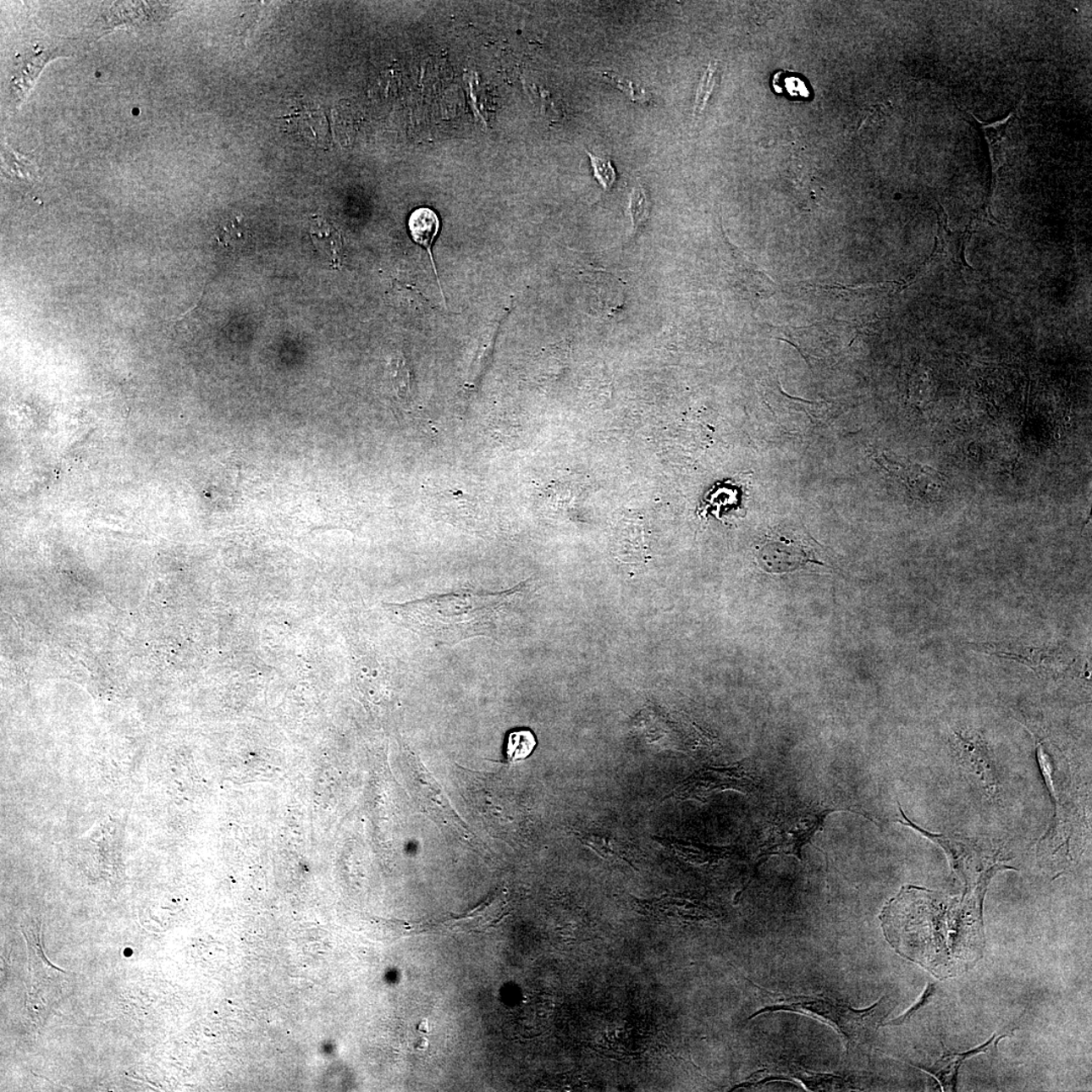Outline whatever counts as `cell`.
<instances>
[{"mask_svg":"<svg viewBox=\"0 0 1092 1092\" xmlns=\"http://www.w3.org/2000/svg\"><path fill=\"white\" fill-rule=\"evenodd\" d=\"M411 766H412L416 793L421 808L428 811L430 815L434 816L437 820H440L449 828H454L457 833L464 836L470 835L466 824L451 808L449 801L447 800L438 783L431 776L423 764L419 760H416L411 763Z\"/></svg>","mask_w":1092,"mask_h":1092,"instance_id":"8992f818","label":"cell"},{"mask_svg":"<svg viewBox=\"0 0 1092 1092\" xmlns=\"http://www.w3.org/2000/svg\"><path fill=\"white\" fill-rule=\"evenodd\" d=\"M576 836L579 837L582 844L589 847L591 850L596 852L598 855L604 858V859L617 858V859L626 861L629 865L632 866L627 857L623 855L624 845L615 836L604 833H593V831H589V833L582 831V833L576 834Z\"/></svg>","mask_w":1092,"mask_h":1092,"instance_id":"7c38bea8","label":"cell"},{"mask_svg":"<svg viewBox=\"0 0 1092 1092\" xmlns=\"http://www.w3.org/2000/svg\"><path fill=\"white\" fill-rule=\"evenodd\" d=\"M605 76L613 83V85L620 88L622 91L626 92L627 95L631 97L633 102L646 100L647 97L638 95L632 82L623 80V78L616 74H611L609 72H606Z\"/></svg>","mask_w":1092,"mask_h":1092,"instance_id":"44dd1931","label":"cell"},{"mask_svg":"<svg viewBox=\"0 0 1092 1092\" xmlns=\"http://www.w3.org/2000/svg\"><path fill=\"white\" fill-rule=\"evenodd\" d=\"M247 226L242 218L234 216L223 222L218 229L217 240L226 248L240 247L247 238Z\"/></svg>","mask_w":1092,"mask_h":1092,"instance_id":"9a60e30c","label":"cell"},{"mask_svg":"<svg viewBox=\"0 0 1092 1092\" xmlns=\"http://www.w3.org/2000/svg\"><path fill=\"white\" fill-rule=\"evenodd\" d=\"M935 990H937V987L932 984V983H929L927 988H925V990L923 993V995L920 996L918 1001L915 1003V1005L912 1008H910L909 1011L904 1013L902 1017L898 1018L896 1019H893V1021L889 1022L887 1023H883L882 1026H902V1024L908 1023L910 1019H912L915 1015H917V1012L922 1010L924 1007L928 1005V1003L930 1001V998H932L935 995Z\"/></svg>","mask_w":1092,"mask_h":1092,"instance_id":"ffe728a7","label":"cell"},{"mask_svg":"<svg viewBox=\"0 0 1092 1092\" xmlns=\"http://www.w3.org/2000/svg\"><path fill=\"white\" fill-rule=\"evenodd\" d=\"M1007 1034L997 1036L993 1034L990 1041L981 1045L971 1051L964 1053H945L937 1062L929 1067H922L928 1073L932 1074L935 1079L942 1085L944 1091H955L957 1078H958L959 1069L966 1060L974 1057L975 1055L986 1053L991 1049H995L997 1042L1006 1037Z\"/></svg>","mask_w":1092,"mask_h":1092,"instance_id":"52a82bcc","label":"cell"},{"mask_svg":"<svg viewBox=\"0 0 1092 1092\" xmlns=\"http://www.w3.org/2000/svg\"><path fill=\"white\" fill-rule=\"evenodd\" d=\"M23 935L25 940H27L29 971L33 982L43 980L50 973H54V970H60L55 968V966L50 964L49 961L47 960L43 946L41 944V933L38 932V929H36V932H25L23 930Z\"/></svg>","mask_w":1092,"mask_h":1092,"instance_id":"8fae6325","label":"cell"},{"mask_svg":"<svg viewBox=\"0 0 1092 1092\" xmlns=\"http://www.w3.org/2000/svg\"><path fill=\"white\" fill-rule=\"evenodd\" d=\"M753 780L741 766L725 769H703L694 773L676 788L670 797L688 800L704 801L712 792L737 790L746 792L751 788Z\"/></svg>","mask_w":1092,"mask_h":1092,"instance_id":"277c9868","label":"cell"},{"mask_svg":"<svg viewBox=\"0 0 1092 1092\" xmlns=\"http://www.w3.org/2000/svg\"><path fill=\"white\" fill-rule=\"evenodd\" d=\"M504 903H505V899H504L502 892L494 893V896L488 898L487 902H483L482 906L473 909V912L467 913L465 917L451 919L444 924L450 925L451 929L459 928L461 930H467V932H472V930L480 932L482 929L492 927L496 924V920L500 919Z\"/></svg>","mask_w":1092,"mask_h":1092,"instance_id":"ba28073f","label":"cell"},{"mask_svg":"<svg viewBox=\"0 0 1092 1092\" xmlns=\"http://www.w3.org/2000/svg\"><path fill=\"white\" fill-rule=\"evenodd\" d=\"M773 86L777 92L786 91L790 97L803 98L809 97V91L803 80L786 72H779L774 76Z\"/></svg>","mask_w":1092,"mask_h":1092,"instance_id":"e0dca14e","label":"cell"},{"mask_svg":"<svg viewBox=\"0 0 1092 1092\" xmlns=\"http://www.w3.org/2000/svg\"><path fill=\"white\" fill-rule=\"evenodd\" d=\"M791 1074L794 1078L802 1081L806 1089L813 1091L846 1090L851 1088L847 1080L834 1074L808 1073L805 1070H797Z\"/></svg>","mask_w":1092,"mask_h":1092,"instance_id":"4fadbf2b","label":"cell"},{"mask_svg":"<svg viewBox=\"0 0 1092 1092\" xmlns=\"http://www.w3.org/2000/svg\"><path fill=\"white\" fill-rule=\"evenodd\" d=\"M440 227L439 218L435 212L428 207H421V209L413 212L409 218V229L411 236L413 240L427 251L431 263L436 274L437 283H438L440 290L441 285L433 259V245L438 234Z\"/></svg>","mask_w":1092,"mask_h":1092,"instance_id":"30bf717a","label":"cell"},{"mask_svg":"<svg viewBox=\"0 0 1092 1092\" xmlns=\"http://www.w3.org/2000/svg\"><path fill=\"white\" fill-rule=\"evenodd\" d=\"M758 560L769 573L783 574L802 570L806 565H824L802 535L789 528L773 529L758 549Z\"/></svg>","mask_w":1092,"mask_h":1092,"instance_id":"3957f363","label":"cell"},{"mask_svg":"<svg viewBox=\"0 0 1092 1092\" xmlns=\"http://www.w3.org/2000/svg\"><path fill=\"white\" fill-rule=\"evenodd\" d=\"M525 582L505 592L460 590L394 605V615L418 636L444 646L472 637H492L504 607L521 593Z\"/></svg>","mask_w":1092,"mask_h":1092,"instance_id":"6da1fadb","label":"cell"},{"mask_svg":"<svg viewBox=\"0 0 1092 1092\" xmlns=\"http://www.w3.org/2000/svg\"><path fill=\"white\" fill-rule=\"evenodd\" d=\"M418 1029H419V1031H420V1032L428 1033V1031H429V1024H428V1022H427V1021H426V1019H424V1021H422V1022H421V1023H419Z\"/></svg>","mask_w":1092,"mask_h":1092,"instance_id":"7402d4cb","label":"cell"},{"mask_svg":"<svg viewBox=\"0 0 1092 1092\" xmlns=\"http://www.w3.org/2000/svg\"><path fill=\"white\" fill-rule=\"evenodd\" d=\"M631 212L634 228H637L647 220L649 214V202L646 192L641 185L633 190L631 196Z\"/></svg>","mask_w":1092,"mask_h":1092,"instance_id":"ac0fdd59","label":"cell"},{"mask_svg":"<svg viewBox=\"0 0 1092 1092\" xmlns=\"http://www.w3.org/2000/svg\"><path fill=\"white\" fill-rule=\"evenodd\" d=\"M310 235L315 246L329 258L332 267L339 269L345 258L340 232L323 218L315 217L310 225Z\"/></svg>","mask_w":1092,"mask_h":1092,"instance_id":"9c48e42d","label":"cell"},{"mask_svg":"<svg viewBox=\"0 0 1092 1092\" xmlns=\"http://www.w3.org/2000/svg\"><path fill=\"white\" fill-rule=\"evenodd\" d=\"M717 80H719V67H717V62H714V63L711 62L709 69H706L703 77H702L698 91H697L694 108L695 116L701 112H703L707 101L709 100L711 93L714 91V87L717 85Z\"/></svg>","mask_w":1092,"mask_h":1092,"instance_id":"2e32d148","label":"cell"},{"mask_svg":"<svg viewBox=\"0 0 1092 1092\" xmlns=\"http://www.w3.org/2000/svg\"><path fill=\"white\" fill-rule=\"evenodd\" d=\"M892 1008L886 996H883L871 1007L862 1011L855 1010L830 998L792 996L785 998L777 1005L762 1008L748 1019L774 1012L803 1013L830 1024L845 1039L847 1051H854L856 1048L871 1043L878 1029L882 1026L883 1019L892 1011Z\"/></svg>","mask_w":1092,"mask_h":1092,"instance_id":"7a4b0ae2","label":"cell"},{"mask_svg":"<svg viewBox=\"0 0 1092 1092\" xmlns=\"http://www.w3.org/2000/svg\"><path fill=\"white\" fill-rule=\"evenodd\" d=\"M537 747V740L530 731H517L510 733L506 742V756L510 763H515L528 758Z\"/></svg>","mask_w":1092,"mask_h":1092,"instance_id":"5bb4252c","label":"cell"},{"mask_svg":"<svg viewBox=\"0 0 1092 1092\" xmlns=\"http://www.w3.org/2000/svg\"><path fill=\"white\" fill-rule=\"evenodd\" d=\"M587 155H589L593 168H594L596 179L605 187V190H609L616 180L615 169L613 168L610 161L598 158L592 153H587Z\"/></svg>","mask_w":1092,"mask_h":1092,"instance_id":"d6986e66","label":"cell"},{"mask_svg":"<svg viewBox=\"0 0 1092 1092\" xmlns=\"http://www.w3.org/2000/svg\"><path fill=\"white\" fill-rule=\"evenodd\" d=\"M824 818L813 813L776 820L762 847V856L792 855L801 859V850L819 829Z\"/></svg>","mask_w":1092,"mask_h":1092,"instance_id":"5b68a950","label":"cell"}]
</instances>
